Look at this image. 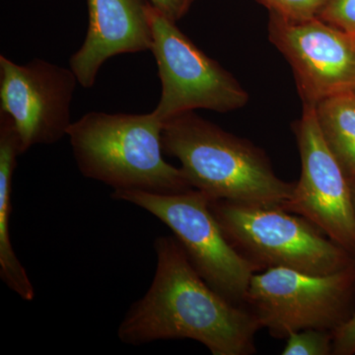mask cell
I'll use <instances>...</instances> for the list:
<instances>
[{
    "label": "cell",
    "mask_w": 355,
    "mask_h": 355,
    "mask_svg": "<svg viewBox=\"0 0 355 355\" xmlns=\"http://www.w3.org/2000/svg\"><path fill=\"white\" fill-rule=\"evenodd\" d=\"M154 251L153 282L119 326L121 342L141 345L191 338L214 355L254 354V335L261 328L254 315L211 288L174 235L156 238Z\"/></svg>",
    "instance_id": "1"
},
{
    "label": "cell",
    "mask_w": 355,
    "mask_h": 355,
    "mask_svg": "<svg viewBox=\"0 0 355 355\" xmlns=\"http://www.w3.org/2000/svg\"><path fill=\"white\" fill-rule=\"evenodd\" d=\"M162 146L191 188L212 200L282 207L293 191L295 183L280 179L261 148L193 111L164 121Z\"/></svg>",
    "instance_id": "2"
},
{
    "label": "cell",
    "mask_w": 355,
    "mask_h": 355,
    "mask_svg": "<svg viewBox=\"0 0 355 355\" xmlns=\"http://www.w3.org/2000/svg\"><path fill=\"white\" fill-rule=\"evenodd\" d=\"M163 123L154 111L84 114L67 132L79 171L114 191L171 195L193 189L183 170L163 157Z\"/></svg>",
    "instance_id": "3"
},
{
    "label": "cell",
    "mask_w": 355,
    "mask_h": 355,
    "mask_svg": "<svg viewBox=\"0 0 355 355\" xmlns=\"http://www.w3.org/2000/svg\"><path fill=\"white\" fill-rule=\"evenodd\" d=\"M210 209L229 242L261 272L286 268L324 275L355 265L354 254L282 207L211 200Z\"/></svg>",
    "instance_id": "4"
},
{
    "label": "cell",
    "mask_w": 355,
    "mask_h": 355,
    "mask_svg": "<svg viewBox=\"0 0 355 355\" xmlns=\"http://www.w3.org/2000/svg\"><path fill=\"white\" fill-rule=\"evenodd\" d=\"M243 306L273 338L307 329L336 331L355 313V265L324 275L286 268L256 272Z\"/></svg>",
    "instance_id": "5"
},
{
    "label": "cell",
    "mask_w": 355,
    "mask_h": 355,
    "mask_svg": "<svg viewBox=\"0 0 355 355\" xmlns=\"http://www.w3.org/2000/svg\"><path fill=\"white\" fill-rule=\"evenodd\" d=\"M112 198L137 205L171 229L198 275L214 291L243 306L250 280L261 272L224 234L207 193L190 189L171 195L114 191Z\"/></svg>",
    "instance_id": "6"
},
{
    "label": "cell",
    "mask_w": 355,
    "mask_h": 355,
    "mask_svg": "<svg viewBox=\"0 0 355 355\" xmlns=\"http://www.w3.org/2000/svg\"><path fill=\"white\" fill-rule=\"evenodd\" d=\"M151 51L158 67L161 96L154 112L163 121L198 109L229 113L246 106L250 96L230 72L212 60L153 4Z\"/></svg>",
    "instance_id": "7"
},
{
    "label": "cell",
    "mask_w": 355,
    "mask_h": 355,
    "mask_svg": "<svg viewBox=\"0 0 355 355\" xmlns=\"http://www.w3.org/2000/svg\"><path fill=\"white\" fill-rule=\"evenodd\" d=\"M301 158V176L282 209L304 217L355 257V210L349 180L318 125L316 109L303 105L292 125Z\"/></svg>",
    "instance_id": "8"
},
{
    "label": "cell",
    "mask_w": 355,
    "mask_h": 355,
    "mask_svg": "<svg viewBox=\"0 0 355 355\" xmlns=\"http://www.w3.org/2000/svg\"><path fill=\"white\" fill-rule=\"evenodd\" d=\"M268 39L291 64L303 105L355 91V35L320 18L270 13Z\"/></svg>",
    "instance_id": "9"
},
{
    "label": "cell",
    "mask_w": 355,
    "mask_h": 355,
    "mask_svg": "<svg viewBox=\"0 0 355 355\" xmlns=\"http://www.w3.org/2000/svg\"><path fill=\"white\" fill-rule=\"evenodd\" d=\"M78 79L71 69L35 58L17 64L0 55V112L11 116L21 153L67 135L70 104Z\"/></svg>",
    "instance_id": "10"
},
{
    "label": "cell",
    "mask_w": 355,
    "mask_h": 355,
    "mask_svg": "<svg viewBox=\"0 0 355 355\" xmlns=\"http://www.w3.org/2000/svg\"><path fill=\"white\" fill-rule=\"evenodd\" d=\"M87 35L69 60L84 88L93 87L110 58L151 51L153 44L148 0H87Z\"/></svg>",
    "instance_id": "11"
},
{
    "label": "cell",
    "mask_w": 355,
    "mask_h": 355,
    "mask_svg": "<svg viewBox=\"0 0 355 355\" xmlns=\"http://www.w3.org/2000/svg\"><path fill=\"white\" fill-rule=\"evenodd\" d=\"M21 154L14 121L8 114L0 112V277L23 300L32 301L34 286L14 251L10 238L13 175Z\"/></svg>",
    "instance_id": "12"
},
{
    "label": "cell",
    "mask_w": 355,
    "mask_h": 355,
    "mask_svg": "<svg viewBox=\"0 0 355 355\" xmlns=\"http://www.w3.org/2000/svg\"><path fill=\"white\" fill-rule=\"evenodd\" d=\"M327 146L349 181L355 180V92L324 99L315 107Z\"/></svg>",
    "instance_id": "13"
},
{
    "label": "cell",
    "mask_w": 355,
    "mask_h": 355,
    "mask_svg": "<svg viewBox=\"0 0 355 355\" xmlns=\"http://www.w3.org/2000/svg\"><path fill=\"white\" fill-rule=\"evenodd\" d=\"M333 331L307 329L287 338L282 355L333 354Z\"/></svg>",
    "instance_id": "14"
},
{
    "label": "cell",
    "mask_w": 355,
    "mask_h": 355,
    "mask_svg": "<svg viewBox=\"0 0 355 355\" xmlns=\"http://www.w3.org/2000/svg\"><path fill=\"white\" fill-rule=\"evenodd\" d=\"M270 10L289 20H307L317 17L328 0H257Z\"/></svg>",
    "instance_id": "15"
},
{
    "label": "cell",
    "mask_w": 355,
    "mask_h": 355,
    "mask_svg": "<svg viewBox=\"0 0 355 355\" xmlns=\"http://www.w3.org/2000/svg\"><path fill=\"white\" fill-rule=\"evenodd\" d=\"M317 17L355 35V0H328Z\"/></svg>",
    "instance_id": "16"
},
{
    "label": "cell",
    "mask_w": 355,
    "mask_h": 355,
    "mask_svg": "<svg viewBox=\"0 0 355 355\" xmlns=\"http://www.w3.org/2000/svg\"><path fill=\"white\" fill-rule=\"evenodd\" d=\"M333 354H355V313L347 323L333 331Z\"/></svg>",
    "instance_id": "17"
},
{
    "label": "cell",
    "mask_w": 355,
    "mask_h": 355,
    "mask_svg": "<svg viewBox=\"0 0 355 355\" xmlns=\"http://www.w3.org/2000/svg\"><path fill=\"white\" fill-rule=\"evenodd\" d=\"M149 1L158 10L176 22L188 12L184 0H149Z\"/></svg>",
    "instance_id": "18"
},
{
    "label": "cell",
    "mask_w": 355,
    "mask_h": 355,
    "mask_svg": "<svg viewBox=\"0 0 355 355\" xmlns=\"http://www.w3.org/2000/svg\"><path fill=\"white\" fill-rule=\"evenodd\" d=\"M350 186V191H352V203H354V207L355 210V180L354 181H349Z\"/></svg>",
    "instance_id": "19"
},
{
    "label": "cell",
    "mask_w": 355,
    "mask_h": 355,
    "mask_svg": "<svg viewBox=\"0 0 355 355\" xmlns=\"http://www.w3.org/2000/svg\"><path fill=\"white\" fill-rule=\"evenodd\" d=\"M195 2V0H184V4H186L187 9H190V7L191 6V4Z\"/></svg>",
    "instance_id": "20"
},
{
    "label": "cell",
    "mask_w": 355,
    "mask_h": 355,
    "mask_svg": "<svg viewBox=\"0 0 355 355\" xmlns=\"http://www.w3.org/2000/svg\"><path fill=\"white\" fill-rule=\"evenodd\" d=\"M354 92H355V91H354Z\"/></svg>",
    "instance_id": "21"
}]
</instances>
